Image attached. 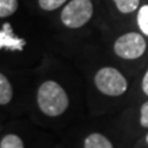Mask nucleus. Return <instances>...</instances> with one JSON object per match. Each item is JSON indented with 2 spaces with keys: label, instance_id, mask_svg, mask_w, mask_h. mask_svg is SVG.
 Wrapping results in <instances>:
<instances>
[{
  "label": "nucleus",
  "instance_id": "obj_1",
  "mask_svg": "<svg viewBox=\"0 0 148 148\" xmlns=\"http://www.w3.org/2000/svg\"><path fill=\"white\" fill-rule=\"evenodd\" d=\"M37 105L45 115L49 117H57L68 109L69 99L66 90L57 82L47 80L38 88Z\"/></svg>",
  "mask_w": 148,
  "mask_h": 148
},
{
  "label": "nucleus",
  "instance_id": "obj_2",
  "mask_svg": "<svg viewBox=\"0 0 148 148\" xmlns=\"http://www.w3.org/2000/svg\"><path fill=\"white\" fill-rule=\"evenodd\" d=\"M92 12L91 0H71L61 12V20L68 29H79L89 22Z\"/></svg>",
  "mask_w": 148,
  "mask_h": 148
},
{
  "label": "nucleus",
  "instance_id": "obj_3",
  "mask_svg": "<svg viewBox=\"0 0 148 148\" xmlns=\"http://www.w3.org/2000/svg\"><path fill=\"white\" fill-rule=\"evenodd\" d=\"M98 90L108 96H120L127 90V80L116 68L104 67L95 74Z\"/></svg>",
  "mask_w": 148,
  "mask_h": 148
},
{
  "label": "nucleus",
  "instance_id": "obj_4",
  "mask_svg": "<svg viewBox=\"0 0 148 148\" xmlns=\"http://www.w3.org/2000/svg\"><path fill=\"white\" fill-rule=\"evenodd\" d=\"M147 43L143 36L137 32H127L120 36L114 45V51L123 59H137L146 52Z\"/></svg>",
  "mask_w": 148,
  "mask_h": 148
},
{
  "label": "nucleus",
  "instance_id": "obj_5",
  "mask_svg": "<svg viewBox=\"0 0 148 148\" xmlns=\"http://www.w3.org/2000/svg\"><path fill=\"white\" fill-rule=\"evenodd\" d=\"M84 148H114V146L101 133H90L84 141Z\"/></svg>",
  "mask_w": 148,
  "mask_h": 148
},
{
  "label": "nucleus",
  "instance_id": "obj_6",
  "mask_svg": "<svg viewBox=\"0 0 148 148\" xmlns=\"http://www.w3.org/2000/svg\"><path fill=\"white\" fill-rule=\"evenodd\" d=\"M12 86L4 74H0V104L6 105L12 99Z\"/></svg>",
  "mask_w": 148,
  "mask_h": 148
},
{
  "label": "nucleus",
  "instance_id": "obj_7",
  "mask_svg": "<svg viewBox=\"0 0 148 148\" xmlns=\"http://www.w3.org/2000/svg\"><path fill=\"white\" fill-rule=\"evenodd\" d=\"M117 10L122 14H130L137 10L140 6V0H114Z\"/></svg>",
  "mask_w": 148,
  "mask_h": 148
},
{
  "label": "nucleus",
  "instance_id": "obj_8",
  "mask_svg": "<svg viewBox=\"0 0 148 148\" xmlns=\"http://www.w3.org/2000/svg\"><path fill=\"white\" fill-rule=\"evenodd\" d=\"M0 148H24V142L17 135L9 133L1 138Z\"/></svg>",
  "mask_w": 148,
  "mask_h": 148
},
{
  "label": "nucleus",
  "instance_id": "obj_9",
  "mask_svg": "<svg viewBox=\"0 0 148 148\" xmlns=\"http://www.w3.org/2000/svg\"><path fill=\"white\" fill-rule=\"evenodd\" d=\"M17 0H0V17L5 18L11 16L17 10Z\"/></svg>",
  "mask_w": 148,
  "mask_h": 148
},
{
  "label": "nucleus",
  "instance_id": "obj_10",
  "mask_svg": "<svg viewBox=\"0 0 148 148\" xmlns=\"http://www.w3.org/2000/svg\"><path fill=\"white\" fill-rule=\"evenodd\" d=\"M137 24L140 30L148 36V5H143L137 14Z\"/></svg>",
  "mask_w": 148,
  "mask_h": 148
},
{
  "label": "nucleus",
  "instance_id": "obj_11",
  "mask_svg": "<svg viewBox=\"0 0 148 148\" xmlns=\"http://www.w3.org/2000/svg\"><path fill=\"white\" fill-rule=\"evenodd\" d=\"M66 1L67 0H38V5L45 11H53L62 6Z\"/></svg>",
  "mask_w": 148,
  "mask_h": 148
},
{
  "label": "nucleus",
  "instance_id": "obj_12",
  "mask_svg": "<svg viewBox=\"0 0 148 148\" xmlns=\"http://www.w3.org/2000/svg\"><path fill=\"white\" fill-rule=\"evenodd\" d=\"M140 123L142 127L148 128V101L141 106L140 110Z\"/></svg>",
  "mask_w": 148,
  "mask_h": 148
},
{
  "label": "nucleus",
  "instance_id": "obj_13",
  "mask_svg": "<svg viewBox=\"0 0 148 148\" xmlns=\"http://www.w3.org/2000/svg\"><path fill=\"white\" fill-rule=\"evenodd\" d=\"M142 90L148 96V69H147L145 77H143V79H142Z\"/></svg>",
  "mask_w": 148,
  "mask_h": 148
},
{
  "label": "nucleus",
  "instance_id": "obj_14",
  "mask_svg": "<svg viewBox=\"0 0 148 148\" xmlns=\"http://www.w3.org/2000/svg\"><path fill=\"white\" fill-rule=\"evenodd\" d=\"M146 142H147V145H148V133H147V136H146Z\"/></svg>",
  "mask_w": 148,
  "mask_h": 148
}]
</instances>
